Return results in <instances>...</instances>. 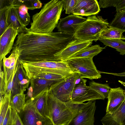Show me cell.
<instances>
[{
	"label": "cell",
	"instance_id": "cell-8",
	"mask_svg": "<svg viewBox=\"0 0 125 125\" xmlns=\"http://www.w3.org/2000/svg\"><path fill=\"white\" fill-rule=\"evenodd\" d=\"M18 114L23 125H53L50 119L38 112L31 98L26 101L23 110Z\"/></svg>",
	"mask_w": 125,
	"mask_h": 125
},
{
	"label": "cell",
	"instance_id": "cell-30",
	"mask_svg": "<svg viewBox=\"0 0 125 125\" xmlns=\"http://www.w3.org/2000/svg\"><path fill=\"white\" fill-rule=\"evenodd\" d=\"M10 5L0 9V36L8 27L7 24L8 15L9 10L12 6Z\"/></svg>",
	"mask_w": 125,
	"mask_h": 125
},
{
	"label": "cell",
	"instance_id": "cell-2",
	"mask_svg": "<svg viewBox=\"0 0 125 125\" xmlns=\"http://www.w3.org/2000/svg\"><path fill=\"white\" fill-rule=\"evenodd\" d=\"M63 9V0H52L45 4L41 10L34 15L29 28L32 32L41 33L52 32L57 27Z\"/></svg>",
	"mask_w": 125,
	"mask_h": 125
},
{
	"label": "cell",
	"instance_id": "cell-27",
	"mask_svg": "<svg viewBox=\"0 0 125 125\" xmlns=\"http://www.w3.org/2000/svg\"><path fill=\"white\" fill-rule=\"evenodd\" d=\"M88 86L100 94L104 99L107 98L108 93L111 88L108 84H102L92 81L89 82Z\"/></svg>",
	"mask_w": 125,
	"mask_h": 125
},
{
	"label": "cell",
	"instance_id": "cell-6",
	"mask_svg": "<svg viewBox=\"0 0 125 125\" xmlns=\"http://www.w3.org/2000/svg\"><path fill=\"white\" fill-rule=\"evenodd\" d=\"M93 58H71L66 61L76 72L80 74V78H87L92 80L101 77L100 71L97 69Z\"/></svg>",
	"mask_w": 125,
	"mask_h": 125
},
{
	"label": "cell",
	"instance_id": "cell-9",
	"mask_svg": "<svg viewBox=\"0 0 125 125\" xmlns=\"http://www.w3.org/2000/svg\"><path fill=\"white\" fill-rule=\"evenodd\" d=\"M95 101L79 103L76 112L67 125H94Z\"/></svg>",
	"mask_w": 125,
	"mask_h": 125
},
{
	"label": "cell",
	"instance_id": "cell-25",
	"mask_svg": "<svg viewBox=\"0 0 125 125\" xmlns=\"http://www.w3.org/2000/svg\"><path fill=\"white\" fill-rule=\"evenodd\" d=\"M10 5L13 6L24 5L28 9L34 10L41 8L42 4L41 1L39 0H9Z\"/></svg>",
	"mask_w": 125,
	"mask_h": 125
},
{
	"label": "cell",
	"instance_id": "cell-23",
	"mask_svg": "<svg viewBox=\"0 0 125 125\" xmlns=\"http://www.w3.org/2000/svg\"><path fill=\"white\" fill-rule=\"evenodd\" d=\"M99 40L106 46L115 48L120 55L125 54V42L120 39H107L100 38Z\"/></svg>",
	"mask_w": 125,
	"mask_h": 125
},
{
	"label": "cell",
	"instance_id": "cell-4",
	"mask_svg": "<svg viewBox=\"0 0 125 125\" xmlns=\"http://www.w3.org/2000/svg\"><path fill=\"white\" fill-rule=\"evenodd\" d=\"M109 25L107 20L102 16L95 15L89 16L77 29L73 35L74 39L96 42Z\"/></svg>",
	"mask_w": 125,
	"mask_h": 125
},
{
	"label": "cell",
	"instance_id": "cell-20",
	"mask_svg": "<svg viewBox=\"0 0 125 125\" xmlns=\"http://www.w3.org/2000/svg\"><path fill=\"white\" fill-rule=\"evenodd\" d=\"M106 47H102L99 45L91 46L78 52L68 59L81 58H93L105 49Z\"/></svg>",
	"mask_w": 125,
	"mask_h": 125
},
{
	"label": "cell",
	"instance_id": "cell-14",
	"mask_svg": "<svg viewBox=\"0 0 125 125\" xmlns=\"http://www.w3.org/2000/svg\"><path fill=\"white\" fill-rule=\"evenodd\" d=\"M18 34L17 31L10 26L0 36V61L13 49L14 40Z\"/></svg>",
	"mask_w": 125,
	"mask_h": 125
},
{
	"label": "cell",
	"instance_id": "cell-7",
	"mask_svg": "<svg viewBox=\"0 0 125 125\" xmlns=\"http://www.w3.org/2000/svg\"><path fill=\"white\" fill-rule=\"evenodd\" d=\"M79 77L80 74L75 73L71 76L52 85L49 90L60 100L65 103H68L71 101L73 90Z\"/></svg>",
	"mask_w": 125,
	"mask_h": 125
},
{
	"label": "cell",
	"instance_id": "cell-19",
	"mask_svg": "<svg viewBox=\"0 0 125 125\" xmlns=\"http://www.w3.org/2000/svg\"><path fill=\"white\" fill-rule=\"evenodd\" d=\"M7 24L8 27L11 26L17 31L19 34L23 31L26 27L21 22L17 14L16 8L13 6L10 8L8 12Z\"/></svg>",
	"mask_w": 125,
	"mask_h": 125
},
{
	"label": "cell",
	"instance_id": "cell-33",
	"mask_svg": "<svg viewBox=\"0 0 125 125\" xmlns=\"http://www.w3.org/2000/svg\"><path fill=\"white\" fill-rule=\"evenodd\" d=\"M117 0H100L98 2L100 8L115 7Z\"/></svg>",
	"mask_w": 125,
	"mask_h": 125
},
{
	"label": "cell",
	"instance_id": "cell-11",
	"mask_svg": "<svg viewBox=\"0 0 125 125\" xmlns=\"http://www.w3.org/2000/svg\"><path fill=\"white\" fill-rule=\"evenodd\" d=\"M93 41L74 39L63 50L54 55L60 61H66L72 56L82 50L91 46Z\"/></svg>",
	"mask_w": 125,
	"mask_h": 125
},
{
	"label": "cell",
	"instance_id": "cell-17",
	"mask_svg": "<svg viewBox=\"0 0 125 125\" xmlns=\"http://www.w3.org/2000/svg\"><path fill=\"white\" fill-rule=\"evenodd\" d=\"M49 89L46 88L39 94L31 98L39 113L43 116L50 119L48 104Z\"/></svg>",
	"mask_w": 125,
	"mask_h": 125
},
{
	"label": "cell",
	"instance_id": "cell-3",
	"mask_svg": "<svg viewBox=\"0 0 125 125\" xmlns=\"http://www.w3.org/2000/svg\"><path fill=\"white\" fill-rule=\"evenodd\" d=\"M26 75L29 79L41 73H52L61 75L65 78L76 73L66 61H41L28 62L20 60Z\"/></svg>",
	"mask_w": 125,
	"mask_h": 125
},
{
	"label": "cell",
	"instance_id": "cell-1",
	"mask_svg": "<svg viewBox=\"0 0 125 125\" xmlns=\"http://www.w3.org/2000/svg\"><path fill=\"white\" fill-rule=\"evenodd\" d=\"M74 39L73 35L61 32L39 33L25 28L18 34L13 47L19 50L20 60L31 62L59 61L54 55Z\"/></svg>",
	"mask_w": 125,
	"mask_h": 125
},
{
	"label": "cell",
	"instance_id": "cell-21",
	"mask_svg": "<svg viewBox=\"0 0 125 125\" xmlns=\"http://www.w3.org/2000/svg\"><path fill=\"white\" fill-rule=\"evenodd\" d=\"M26 89L24 88L11 98L10 106L11 108L15 110L19 114L23 109L26 102V95L24 92Z\"/></svg>",
	"mask_w": 125,
	"mask_h": 125
},
{
	"label": "cell",
	"instance_id": "cell-35",
	"mask_svg": "<svg viewBox=\"0 0 125 125\" xmlns=\"http://www.w3.org/2000/svg\"><path fill=\"white\" fill-rule=\"evenodd\" d=\"M2 64L0 63V96H2L5 94V82L4 73L3 71L1 70V66Z\"/></svg>",
	"mask_w": 125,
	"mask_h": 125
},
{
	"label": "cell",
	"instance_id": "cell-10",
	"mask_svg": "<svg viewBox=\"0 0 125 125\" xmlns=\"http://www.w3.org/2000/svg\"><path fill=\"white\" fill-rule=\"evenodd\" d=\"M20 52L16 47H13L10 56L4 57L2 60V66L5 82V91L14 72L20 63Z\"/></svg>",
	"mask_w": 125,
	"mask_h": 125
},
{
	"label": "cell",
	"instance_id": "cell-18",
	"mask_svg": "<svg viewBox=\"0 0 125 125\" xmlns=\"http://www.w3.org/2000/svg\"><path fill=\"white\" fill-rule=\"evenodd\" d=\"M57 82L39 77L31 78L30 80V83L32 89L31 98L39 94L46 88H49L51 85Z\"/></svg>",
	"mask_w": 125,
	"mask_h": 125
},
{
	"label": "cell",
	"instance_id": "cell-24",
	"mask_svg": "<svg viewBox=\"0 0 125 125\" xmlns=\"http://www.w3.org/2000/svg\"><path fill=\"white\" fill-rule=\"evenodd\" d=\"M124 32L117 28L109 27L102 32L100 38L107 39H120L123 40H125V37L122 34Z\"/></svg>",
	"mask_w": 125,
	"mask_h": 125
},
{
	"label": "cell",
	"instance_id": "cell-38",
	"mask_svg": "<svg viewBox=\"0 0 125 125\" xmlns=\"http://www.w3.org/2000/svg\"><path fill=\"white\" fill-rule=\"evenodd\" d=\"M109 74L120 77H125V71L120 73H110Z\"/></svg>",
	"mask_w": 125,
	"mask_h": 125
},
{
	"label": "cell",
	"instance_id": "cell-36",
	"mask_svg": "<svg viewBox=\"0 0 125 125\" xmlns=\"http://www.w3.org/2000/svg\"><path fill=\"white\" fill-rule=\"evenodd\" d=\"M12 110L10 105L4 119L2 125H9L11 119Z\"/></svg>",
	"mask_w": 125,
	"mask_h": 125
},
{
	"label": "cell",
	"instance_id": "cell-13",
	"mask_svg": "<svg viewBox=\"0 0 125 125\" xmlns=\"http://www.w3.org/2000/svg\"><path fill=\"white\" fill-rule=\"evenodd\" d=\"M101 121L103 125H125V99L111 111L106 113Z\"/></svg>",
	"mask_w": 125,
	"mask_h": 125
},
{
	"label": "cell",
	"instance_id": "cell-12",
	"mask_svg": "<svg viewBox=\"0 0 125 125\" xmlns=\"http://www.w3.org/2000/svg\"><path fill=\"white\" fill-rule=\"evenodd\" d=\"M86 19L73 14L60 19L57 27L58 31L73 36L79 26Z\"/></svg>",
	"mask_w": 125,
	"mask_h": 125
},
{
	"label": "cell",
	"instance_id": "cell-16",
	"mask_svg": "<svg viewBox=\"0 0 125 125\" xmlns=\"http://www.w3.org/2000/svg\"><path fill=\"white\" fill-rule=\"evenodd\" d=\"M106 112L111 111L125 99V90L121 87L111 88L107 97Z\"/></svg>",
	"mask_w": 125,
	"mask_h": 125
},
{
	"label": "cell",
	"instance_id": "cell-5",
	"mask_svg": "<svg viewBox=\"0 0 125 125\" xmlns=\"http://www.w3.org/2000/svg\"><path fill=\"white\" fill-rule=\"evenodd\" d=\"M48 107L53 125H67L74 114L65 103L56 98L49 90Z\"/></svg>",
	"mask_w": 125,
	"mask_h": 125
},
{
	"label": "cell",
	"instance_id": "cell-31",
	"mask_svg": "<svg viewBox=\"0 0 125 125\" xmlns=\"http://www.w3.org/2000/svg\"><path fill=\"white\" fill-rule=\"evenodd\" d=\"M35 77L42 78L57 82L61 81L66 78L61 75L52 73L40 74L37 75Z\"/></svg>",
	"mask_w": 125,
	"mask_h": 125
},
{
	"label": "cell",
	"instance_id": "cell-28",
	"mask_svg": "<svg viewBox=\"0 0 125 125\" xmlns=\"http://www.w3.org/2000/svg\"><path fill=\"white\" fill-rule=\"evenodd\" d=\"M87 81L86 79L81 78L80 82L76 84L72 94V102L81 96L89 89V86L86 85Z\"/></svg>",
	"mask_w": 125,
	"mask_h": 125
},
{
	"label": "cell",
	"instance_id": "cell-34",
	"mask_svg": "<svg viewBox=\"0 0 125 125\" xmlns=\"http://www.w3.org/2000/svg\"><path fill=\"white\" fill-rule=\"evenodd\" d=\"M16 74L19 83L24 79H28L26 75L25 71L23 66L20 63L17 70Z\"/></svg>",
	"mask_w": 125,
	"mask_h": 125
},
{
	"label": "cell",
	"instance_id": "cell-29",
	"mask_svg": "<svg viewBox=\"0 0 125 125\" xmlns=\"http://www.w3.org/2000/svg\"><path fill=\"white\" fill-rule=\"evenodd\" d=\"M14 6L16 9L17 14L20 21L25 27L29 23L30 17L28 12V9L24 5L16 6Z\"/></svg>",
	"mask_w": 125,
	"mask_h": 125
},
{
	"label": "cell",
	"instance_id": "cell-26",
	"mask_svg": "<svg viewBox=\"0 0 125 125\" xmlns=\"http://www.w3.org/2000/svg\"><path fill=\"white\" fill-rule=\"evenodd\" d=\"M109 27L115 28L125 32V9L116 12Z\"/></svg>",
	"mask_w": 125,
	"mask_h": 125
},
{
	"label": "cell",
	"instance_id": "cell-15",
	"mask_svg": "<svg viewBox=\"0 0 125 125\" xmlns=\"http://www.w3.org/2000/svg\"><path fill=\"white\" fill-rule=\"evenodd\" d=\"M100 10L96 0H77L72 14L78 16H89L97 14Z\"/></svg>",
	"mask_w": 125,
	"mask_h": 125
},
{
	"label": "cell",
	"instance_id": "cell-32",
	"mask_svg": "<svg viewBox=\"0 0 125 125\" xmlns=\"http://www.w3.org/2000/svg\"><path fill=\"white\" fill-rule=\"evenodd\" d=\"M77 0H63V8L66 14L72 13Z\"/></svg>",
	"mask_w": 125,
	"mask_h": 125
},
{
	"label": "cell",
	"instance_id": "cell-22",
	"mask_svg": "<svg viewBox=\"0 0 125 125\" xmlns=\"http://www.w3.org/2000/svg\"><path fill=\"white\" fill-rule=\"evenodd\" d=\"M11 98V90L6 91L4 95L0 96V125H2L8 108L10 105Z\"/></svg>",
	"mask_w": 125,
	"mask_h": 125
},
{
	"label": "cell",
	"instance_id": "cell-37",
	"mask_svg": "<svg viewBox=\"0 0 125 125\" xmlns=\"http://www.w3.org/2000/svg\"><path fill=\"white\" fill-rule=\"evenodd\" d=\"M115 7L116 12L125 9V0H117Z\"/></svg>",
	"mask_w": 125,
	"mask_h": 125
}]
</instances>
